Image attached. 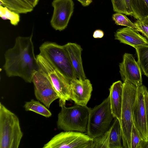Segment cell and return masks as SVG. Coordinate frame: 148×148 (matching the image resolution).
Here are the masks:
<instances>
[{"instance_id":"cell-19","label":"cell","mask_w":148,"mask_h":148,"mask_svg":"<svg viewBox=\"0 0 148 148\" xmlns=\"http://www.w3.org/2000/svg\"><path fill=\"white\" fill-rule=\"evenodd\" d=\"M24 107L26 111H32L47 118H49L52 115L51 112L45 105L34 99L26 102Z\"/></svg>"},{"instance_id":"cell-25","label":"cell","mask_w":148,"mask_h":148,"mask_svg":"<svg viewBox=\"0 0 148 148\" xmlns=\"http://www.w3.org/2000/svg\"><path fill=\"white\" fill-rule=\"evenodd\" d=\"M109 129L102 135L93 138L92 148H109Z\"/></svg>"},{"instance_id":"cell-14","label":"cell","mask_w":148,"mask_h":148,"mask_svg":"<svg viewBox=\"0 0 148 148\" xmlns=\"http://www.w3.org/2000/svg\"><path fill=\"white\" fill-rule=\"evenodd\" d=\"M115 39L121 43L130 45L135 48L148 45L147 39L141 36L135 29L126 27L118 29L114 34Z\"/></svg>"},{"instance_id":"cell-26","label":"cell","mask_w":148,"mask_h":148,"mask_svg":"<svg viewBox=\"0 0 148 148\" xmlns=\"http://www.w3.org/2000/svg\"><path fill=\"white\" fill-rule=\"evenodd\" d=\"M134 23L136 26L135 30L146 36L148 41V16L137 20Z\"/></svg>"},{"instance_id":"cell-1","label":"cell","mask_w":148,"mask_h":148,"mask_svg":"<svg viewBox=\"0 0 148 148\" xmlns=\"http://www.w3.org/2000/svg\"><path fill=\"white\" fill-rule=\"evenodd\" d=\"M32 36V34L28 37H17L14 46L5 51L3 68L8 77H18L31 83L34 74L39 71Z\"/></svg>"},{"instance_id":"cell-5","label":"cell","mask_w":148,"mask_h":148,"mask_svg":"<svg viewBox=\"0 0 148 148\" xmlns=\"http://www.w3.org/2000/svg\"><path fill=\"white\" fill-rule=\"evenodd\" d=\"M137 87L127 82L123 83L121 126L123 148H131V133L133 124L132 109Z\"/></svg>"},{"instance_id":"cell-23","label":"cell","mask_w":148,"mask_h":148,"mask_svg":"<svg viewBox=\"0 0 148 148\" xmlns=\"http://www.w3.org/2000/svg\"><path fill=\"white\" fill-rule=\"evenodd\" d=\"M0 16L3 19L9 20L11 24L14 26L17 25L20 20L19 14L1 5H0Z\"/></svg>"},{"instance_id":"cell-15","label":"cell","mask_w":148,"mask_h":148,"mask_svg":"<svg viewBox=\"0 0 148 148\" xmlns=\"http://www.w3.org/2000/svg\"><path fill=\"white\" fill-rule=\"evenodd\" d=\"M64 46L68 54L77 78L86 79L81 57L82 49L81 46L76 43L72 42H68Z\"/></svg>"},{"instance_id":"cell-30","label":"cell","mask_w":148,"mask_h":148,"mask_svg":"<svg viewBox=\"0 0 148 148\" xmlns=\"http://www.w3.org/2000/svg\"><path fill=\"white\" fill-rule=\"evenodd\" d=\"M33 7H35L37 4L39 0H27Z\"/></svg>"},{"instance_id":"cell-27","label":"cell","mask_w":148,"mask_h":148,"mask_svg":"<svg viewBox=\"0 0 148 148\" xmlns=\"http://www.w3.org/2000/svg\"><path fill=\"white\" fill-rule=\"evenodd\" d=\"M143 140L133 124L131 133V148H141Z\"/></svg>"},{"instance_id":"cell-13","label":"cell","mask_w":148,"mask_h":148,"mask_svg":"<svg viewBox=\"0 0 148 148\" xmlns=\"http://www.w3.org/2000/svg\"><path fill=\"white\" fill-rule=\"evenodd\" d=\"M71 100L75 104L86 106L90 100L92 87L90 80L76 79L70 82Z\"/></svg>"},{"instance_id":"cell-10","label":"cell","mask_w":148,"mask_h":148,"mask_svg":"<svg viewBox=\"0 0 148 148\" xmlns=\"http://www.w3.org/2000/svg\"><path fill=\"white\" fill-rule=\"evenodd\" d=\"M32 82L34 85L36 99L49 108L52 103L59 99L57 93L51 83L43 73L40 71L33 76Z\"/></svg>"},{"instance_id":"cell-6","label":"cell","mask_w":148,"mask_h":148,"mask_svg":"<svg viewBox=\"0 0 148 148\" xmlns=\"http://www.w3.org/2000/svg\"><path fill=\"white\" fill-rule=\"evenodd\" d=\"M113 118L108 96L100 104L90 108L87 134L93 138L102 135L109 129Z\"/></svg>"},{"instance_id":"cell-32","label":"cell","mask_w":148,"mask_h":148,"mask_svg":"<svg viewBox=\"0 0 148 148\" xmlns=\"http://www.w3.org/2000/svg\"><path fill=\"white\" fill-rule=\"evenodd\" d=\"M145 95L147 99L148 103V91L146 87L145 89Z\"/></svg>"},{"instance_id":"cell-29","label":"cell","mask_w":148,"mask_h":148,"mask_svg":"<svg viewBox=\"0 0 148 148\" xmlns=\"http://www.w3.org/2000/svg\"><path fill=\"white\" fill-rule=\"evenodd\" d=\"M84 6L89 5L92 2V0H77Z\"/></svg>"},{"instance_id":"cell-28","label":"cell","mask_w":148,"mask_h":148,"mask_svg":"<svg viewBox=\"0 0 148 148\" xmlns=\"http://www.w3.org/2000/svg\"><path fill=\"white\" fill-rule=\"evenodd\" d=\"M104 35L103 31L100 29H97L93 32V36L94 38H101Z\"/></svg>"},{"instance_id":"cell-16","label":"cell","mask_w":148,"mask_h":148,"mask_svg":"<svg viewBox=\"0 0 148 148\" xmlns=\"http://www.w3.org/2000/svg\"><path fill=\"white\" fill-rule=\"evenodd\" d=\"M109 90L111 112L114 118L117 119L121 125L123 83L120 80L114 82L110 86Z\"/></svg>"},{"instance_id":"cell-24","label":"cell","mask_w":148,"mask_h":148,"mask_svg":"<svg viewBox=\"0 0 148 148\" xmlns=\"http://www.w3.org/2000/svg\"><path fill=\"white\" fill-rule=\"evenodd\" d=\"M112 20L117 25L124 26L136 29V26L125 15L123 14L116 12L113 14Z\"/></svg>"},{"instance_id":"cell-8","label":"cell","mask_w":148,"mask_h":148,"mask_svg":"<svg viewBox=\"0 0 148 148\" xmlns=\"http://www.w3.org/2000/svg\"><path fill=\"white\" fill-rule=\"evenodd\" d=\"M93 138L84 133L62 132L54 136L43 148H92Z\"/></svg>"},{"instance_id":"cell-4","label":"cell","mask_w":148,"mask_h":148,"mask_svg":"<svg viewBox=\"0 0 148 148\" xmlns=\"http://www.w3.org/2000/svg\"><path fill=\"white\" fill-rule=\"evenodd\" d=\"M39 54L62 73L70 82L77 79L64 45L55 42H45L39 47Z\"/></svg>"},{"instance_id":"cell-22","label":"cell","mask_w":148,"mask_h":148,"mask_svg":"<svg viewBox=\"0 0 148 148\" xmlns=\"http://www.w3.org/2000/svg\"><path fill=\"white\" fill-rule=\"evenodd\" d=\"M113 11L134 17L130 0H111Z\"/></svg>"},{"instance_id":"cell-11","label":"cell","mask_w":148,"mask_h":148,"mask_svg":"<svg viewBox=\"0 0 148 148\" xmlns=\"http://www.w3.org/2000/svg\"><path fill=\"white\" fill-rule=\"evenodd\" d=\"M53 11L51 25L56 30L61 31L67 27L73 14L74 3L72 0H54Z\"/></svg>"},{"instance_id":"cell-12","label":"cell","mask_w":148,"mask_h":148,"mask_svg":"<svg viewBox=\"0 0 148 148\" xmlns=\"http://www.w3.org/2000/svg\"><path fill=\"white\" fill-rule=\"evenodd\" d=\"M119 72L123 82H127L137 87L142 85L141 70L133 55L125 53L119 64Z\"/></svg>"},{"instance_id":"cell-20","label":"cell","mask_w":148,"mask_h":148,"mask_svg":"<svg viewBox=\"0 0 148 148\" xmlns=\"http://www.w3.org/2000/svg\"><path fill=\"white\" fill-rule=\"evenodd\" d=\"M132 8L137 20L148 16V0H130Z\"/></svg>"},{"instance_id":"cell-17","label":"cell","mask_w":148,"mask_h":148,"mask_svg":"<svg viewBox=\"0 0 148 148\" xmlns=\"http://www.w3.org/2000/svg\"><path fill=\"white\" fill-rule=\"evenodd\" d=\"M1 4L18 14H26L33 11L34 7L27 0H0Z\"/></svg>"},{"instance_id":"cell-9","label":"cell","mask_w":148,"mask_h":148,"mask_svg":"<svg viewBox=\"0 0 148 148\" xmlns=\"http://www.w3.org/2000/svg\"><path fill=\"white\" fill-rule=\"evenodd\" d=\"M146 87L143 84L137 87L132 115L133 124L143 140L148 139V103L145 95Z\"/></svg>"},{"instance_id":"cell-31","label":"cell","mask_w":148,"mask_h":148,"mask_svg":"<svg viewBox=\"0 0 148 148\" xmlns=\"http://www.w3.org/2000/svg\"><path fill=\"white\" fill-rule=\"evenodd\" d=\"M141 148H148V139L147 140H143Z\"/></svg>"},{"instance_id":"cell-18","label":"cell","mask_w":148,"mask_h":148,"mask_svg":"<svg viewBox=\"0 0 148 148\" xmlns=\"http://www.w3.org/2000/svg\"><path fill=\"white\" fill-rule=\"evenodd\" d=\"M110 129L109 148H123L120 124L116 118Z\"/></svg>"},{"instance_id":"cell-3","label":"cell","mask_w":148,"mask_h":148,"mask_svg":"<svg viewBox=\"0 0 148 148\" xmlns=\"http://www.w3.org/2000/svg\"><path fill=\"white\" fill-rule=\"evenodd\" d=\"M61 108L58 115V128L64 131L87 132L90 108L76 104L66 107V103H59Z\"/></svg>"},{"instance_id":"cell-2","label":"cell","mask_w":148,"mask_h":148,"mask_svg":"<svg viewBox=\"0 0 148 148\" xmlns=\"http://www.w3.org/2000/svg\"><path fill=\"white\" fill-rule=\"evenodd\" d=\"M23 133L18 116L0 103V148H18Z\"/></svg>"},{"instance_id":"cell-7","label":"cell","mask_w":148,"mask_h":148,"mask_svg":"<svg viewBox=\"0 0 148 148\" xmlns=\"http://www.w3.org/2000/svg\"><path fill=\"white\" fill-rule=\"evenodd\" d=\"M39 71L50 81L59 97V103L71 100L70 82L62 73L40 54L36 56Z\"/></svg>"},{"instance_id":"cell-21","label":"cell","mask_w":148,"mask_h":148,"mask_svg":"<svg viewBox=\"0 0 148 148\" xmlns=\"http://www.w3.org/2000/svg\"><path fill=\"white\" fill-rule=\"evenodd\" d=\"M135 49L137 56V62L141 71L148 77V45L139 46Z\"/></svg>"}]
</instances>
